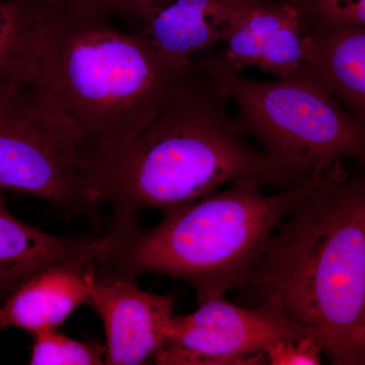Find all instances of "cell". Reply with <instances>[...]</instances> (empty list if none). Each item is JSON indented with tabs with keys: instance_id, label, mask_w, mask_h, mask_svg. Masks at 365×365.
I'll return each instance as SVG.
<instances>
[{
	"instance_id": "obj_16",
	"label": "cell",
	"mask_w": 365,
	"mask_h": 365,
	"mask_svg": "<svg viewBox=\"0 0 365 365\" xmlns=\"http://www.w3.org/2000/svg\"><path fill=\"white\" fill-rule=\"evenodd\" d=\"M316 32L365 28V0H302Z\"/></svg>"
},
{
	"instance_id": "obj_17",
	"label": "cell",
	"mask_w": 365,
	"mask_h": 365,
	"mask_svg": "<svg viewBox=\"0 0 365 365\" xmlns=\"http://www.w3.org/2000/svg\"><path fill=\"white\" fill-rule=\"evenodd\" d=\"M323 354L321 346L312 337L279 341L265 351L267 364L271 365H318Z\"/></svg>"
},
{
	"instance_id": "obj_4",
	"label": "cell",
	"mask_w": 365,
	"mask_h": 365,
	"mask_svg": "<svg viewBox=\"0 0 365 365\" xmlns=\"http://www.w3.org/2000/svg\"><path fill=\"white\" fill-rule=\"evenodd\" d=\"M333 167L276 194L258 179L237 180L192 202L163 209L148 230H112L98 270L135 278L158 273L185 281L200 304L248 285L269 237L297 203L328 179Z\"/></svg>"
},
{
	"instance_id": "obj_14",
	"label": "cell",
	"mask_w": 365,
	"mask_h": 365,
	"mask_svg": "<svg viewBox=\"0 0 365 365\" xmlns=\"http://www.w3.org/2000/svg\"><path fill=\"white\" fill-rule=\"evenodd\" d=\"M309 66L365 128V28L317 32Z\"/></svg>"
},
{
	"instance_id": "obj_18",
	"label": "cell",
	"mask_w": 365,
	"mask_h": 365,
	"mask_svg": "<svg viewBox=\"0 0 365 365\" xmlns=\"http://www.w3.org/2000/svg\"><path fill=\"white\" fill-rule=\"evenodd\" d=\"M95 1L101 2V4H107V2H109L110 0H95Z\"/></svg>"
},
{
	"instance_id": "obj_8",
	"label": "cell",
	"mask_w": 365,
	"mask_h": 365,
	"mask_svg": "<svg viewBox=\"0 0 365 365\" xmlns=\"http://www.w3.org/2000/svg\"><path fill=\"white\" fill-rule=\"evenodd\" d=\"M302 0H240L213 52L228 68L283 78L309 66L316 37Z\"/></svg>"
},
{
	"instance_id": "obj_2",
	"label": "cell",
	"mask_w": 365,
	"mask_h": 365,
	"mask_svg": "<svg viewBox=\"0 0 365 365\" xmlns=\"http://www.w3.org/2000/svg\"><path fill=\"white\" fill-rule=\"evenodd\" d=\"M338 163L269 237L250 294L304 328L334 365H365V165Z\"/></svg>"
},
{
	"instance_id": "obj_15",
	"label": "cell",
	"mask_w": 365,
	"mask_h": 365,
	"mask_svg": "<svg viewBox=\"0 0 365 365\" xmlns=\"http://www.w3.org/2000/svg\"><path fill=\"white\" fill-rule=\"evenodd\" d=\"M33 336L32 365L105 364L106 344L98 339L78 341L60 333L57 328H41Z\"/></svg>"
},
{
	"instance_id": "obj_11",
	"label": "cell",
	"mask_w": 365,
	"mask_h": 365,
	"mask_svg": "<svg viewBox=\"0 0 365 365\" xmlns=\"http://www.w3.org/2000/svg\"><path fill=\"white\" fill-rule=\"evenodd\" d=\"M98 261L97 256L78 257L34 273L0 304V331L21 329L31 334L62 325L78 307L90 302Z\"/></svg>"
},
{
	"instance_id": "obj_7",
	"label": "cell",
	"mask_w": 365,
	"mask_h": 365,
	"mask_svg": "<svg viewBox=\"0 0 365 365\" xmlns=\"http://www.w3.org/2000/svg\"><path fill=\"white\" fill-rule=\"evenodd\" d=\"M163 333L165 345L153 359L163 365L265 364L269 346L311 337L272 307H242L222 297L193 313L173 314Z\"/></svg>"
},
{
	"instance_id": "obj_10",
	"label": "cell",
	"mask_w": 365,
	"mask_h": 365,
	"mask_svg": "<svg viewBox=\"0 0 365 365\" xmlns=\"http://www.w3.org/2000/svg\"><path fill=\"white\" fill-rule=\"evenodd\" d=\"M240 0H110L117 16H130L170 66L186 71L222 44Z\"/></svg>"
},
{
	"instance_id": "obj_5",
	"label": "cell",
	"mask_w": 365,
	"mask_h": 365,
	"mask_svg": "<svg viewBox=\"0 0 365 365\" xmlns=\"http://www.w3.org/2000/svg\"><path fill=\"white\" fill-rule=\"evenodd\" d=\"M237 108L235 120L272 163L285 189L353 160L365 165V128L309 66L273 81L244 78L210 51L195 59Z\"/></svg>"
},
{
	"instance_id": "obj_1",
	"label": "cell",
	"mask_w": 365,
	"mask_h": 365,
	"mask_svg": "<svg viewBox=\"0 0 365 365\" xmlns=\"http://www.w3.org/2000/svg\"><path fill=\"white\" fill-rule=\"evenodd\" d=\"M230 104L194 60L150 125L122 145L88 151V188L98 206H112L110 230L129 232L144 209L190 203L237 180L285 189L242 133Z\"/></svg>"
},
{
	"instance_id": "obj_3",
	"label": "cell",
	"mask_w": 365,
	"mask_h": 365,
	"mask_svg": "<svg viewBox=\"0 0 365 365\" xmlns=\"http://www.w3.org/2000/svg\"><path fill=\"white\" fill-rule=\"evenodd\" d=\"M95 0H46L42 51L30 90L71 120L86 150L130 140L169 102L185 71L141 34L113 24Z\"/></svg>"
},
{
	"instance_id": "obj_6",
	"label": "cell",
	"mask_w": 365,
	"mask_h": 365,
	"mask_svg": "<svg viewBox=\"0 0 365 365\" xmlns=\"http://www.w3.org/2000/svg\"><path fill=\"white\" fill-rule=\"evenodd\" d=\"M88 165L76 125L30 88L0 102V189L44 199L101 227Z\"/></svg>"
},
{
	"instance_id": "obj_12",
	"label": "cell",
	"mask_w": 365,
	"mask_h": 365,
	"mask_svg": "<svg viewBox=\"0 0 365 365\" xmlns=\"http://www.w3.org/2000/svg\"><path fill=\"white\" fill-rule=\"evenodd\" d=\"M0 189V297H6L34 273L58 262L83 256L103 258L113 234L59 237L21 222L9 212Z\"/></svg>"
},
{
	"instance_id": "obj_9",
	"label": "cell",
	"mask_w": 365,
	"mask_h": 365,
	"mask_svg": "<svg viewBox=\"0 0 365 365\" xmlns=\"http://www.w3.org/2000/svg\"><path fill=\"white\" fill-rule=\"evenodd\" d=\"M88 304L104 324L105 364H143L165 345L163 331L175 314L174 295L151 294L137 287L135 278L97 268Z\"/></svg>"
},
{
	"instance_id": "obj_13",
	"label": "cell",
	"mask_w": 365,
	"mask_h": 365,
	"mask_svg": "<svg viewBox=\"0 0 365 365\" xmlns=\"http://www.w3.org/2000/svg\"><path fill=\"white\" fill-rule=\"evenodd\" d=\"M45 29L46 0H0V102L30 88Z\"/></svg>"
}]
</instances>
